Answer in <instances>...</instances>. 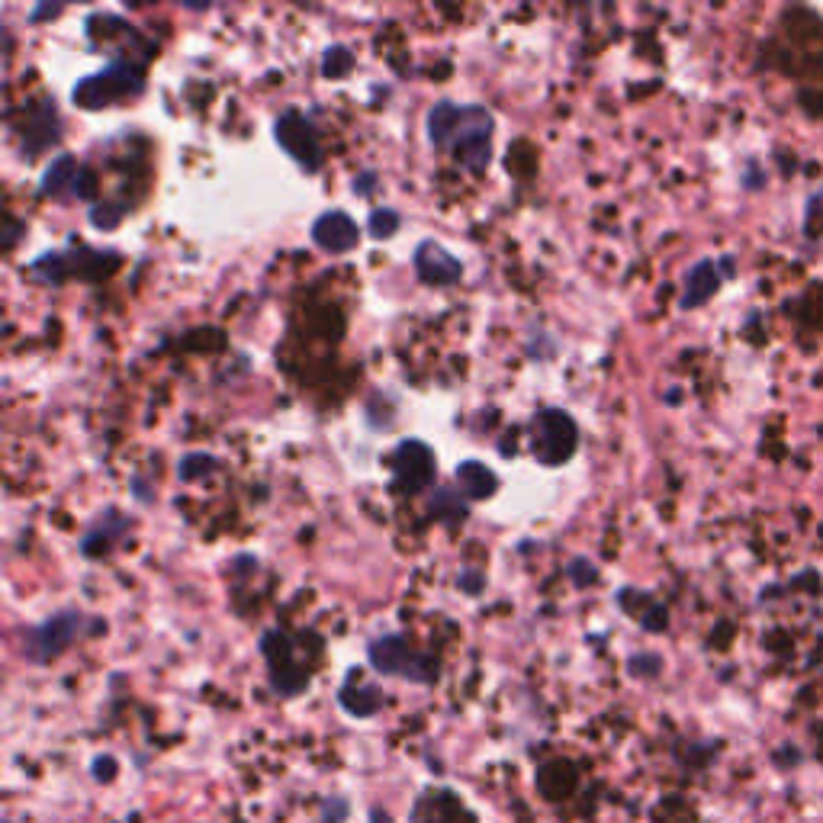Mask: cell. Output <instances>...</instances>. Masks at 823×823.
I'll return each instance as SVG.
<instances>
[{"label": "cell", "instance_id": "9c48e42d", "mask_svg": "<svg viewBox=\"0 0 823 823\" xmlns=\"http://www.w3.org/2000/svg\"><path fill=\"white\" fill-rule=\"evenodd\" d=\"M277 142L290 152V158L306 168V171H318L322 168V145H318L316 126L300 113V110H287L277 117Z\"/></svg>", "mask_w": 823, "mask_h": 823}, {"label": "cell", "instance_id": "d4e9b609", "mask_svg": "<svg viewBox=\"0 0 823 823\" xmlns=\"http://www.w3.org/2000/svg\"><path fill=\"white\" fill-rule=\"evenodd\" d=\"M117 772H120V765H117V760L110 753H100V757H94V762H90V775L100 785H110L117 778Z\"/></svg>", "mask_w": 823, "mask_h": 823}, {"label": "cell", "instance_id": "7402d4cb", "mask_svg": "<svg viewBox=\"0 0 823 823\" xmlns=\"http://www.w3.org/2000/svg\"><path fill=\"white\" fill-rule=\"evenodd\" d=\"M396 229H399V216H396L392 209L380 206V209H374V213H371L367 232H371L374 239H389V235H392Z\"/></svg>", "mask_w": 823, "mask_h": 823}, {"label": "cell", "instance_id": "277c9868", "mask_svg": "<svg viewBox=\"0 0 823 823\" xmlns=\"http://www.w3.org/2000/svg\"><path fill=\"white\" fill-rule=\"evenodd\" d=\"M142 68L138 64L126 62V59H117L110 62L104 71L84 77L77 87H74V104L84 107V110H100V107H113L126 97H135L142 94Z\"/></svg>", "mask_w": 823, "mask_h": 823}, {"label": "cell", "instance_id": "7c38bea8", "mask_svg": "<svg viewBox=\"0 0 823 823\" xmlns=\"http://www.w3.org/2000/svg\"><path fill=\"white\" fill-rule=\"evenodd\" d=\"M415 274L432 287H450L460 280L463 264L450 252H444L438 242H422L415 249Z\"/></svg>", "mask_w": 823, "mask_h": 823}, {"label": "cell", "instance_id": "30bf717a", "mask_svg": "<svg viewBox=\"0 0 823 823\" xmlns=\"http://www.w3.org/2000/svg\"><path fill=\"white\" fill-rule=\"evenodd\" d=\"M409 823H480L476 814L467 808V801L450 791V788H425L419 791V798L412 801V811H409Z\"/></svg>", "mask_w": 823, "mask_h": 823}, {"label": "cell", "instance_id": "83f0119b", "mask_svg": "<svg viewBox=\"0 0 823 823\" xmlns=\"http://www.w3.org/2000/svg\"><path fill=\"white\" fill-rule=\"evenodd\" d=\"M3 823H13V821H3Z\"/></svg>", "mask_w": 823, "mask_h": 823}, {"label": "cell", "instance_id": "52a82bcc", "mask_svg": "<svg viewBox=\"0 0 823 823\" xmlns=\"http://www.w3.org/2000/svg\"><path fill=\"white\" fill-rule=\"evenodd\" d=\"M389 467H392V486L406 496L425 493L435 483V453L428 444L402 441L392 450Z\"/></svg>", "mask_w": 823, "mask_h": 823}, {"label": "cell", "instance_id": "5bb4252c", "mask_svg": "<svg viewBox=\"0 0 823 823\" xmlns=\"http://www.w3.org/2000/svg\"><path fill=\"white\" fill-rule=\"evenodd\" d=\"M338 704L351 714V717H374L380 714L383 707V692L377 682L358 679V673L348 676V682L338 692Z\"/></svg>", "mask_w": 823, "mask_h": 823}, {"label": "cell", "instance_id": "603a6c76", "mask_svg": "<svg viewBox=\"0 0 823 823\" xmlns=\"http://www.w3.org/2000/svg\"><path fill=\"white\" fill-rule=\"evenodd\" d=\"M213 470V457H206V453H187L184 457V463L178 467V473H181V480H199V476H206Z\"/></svg>", "mask_w": 823, "mask_h": 823}, {"label": "cell", "instance_id": "ffe728a7", "mask_svg": "<svg viewBox=\"0 0 823 823\" xmlns=\"http://www.w3.org/2000/svg\"><path fill=\"white\" fill-rule=\"evenodd\" d=\"M432 511H438L447 521H463L467 518V499L460 489H441L438 499L432 503Z\"/></svg>", "mask_w": 823, "mask_h": 823}, {"label": "cell", "instance_id": "4fadbf2b", "mask_svg": "<svg viewBox=\"0 0 823 823\" xmlns=\"http://www.w3.org/2000/svg\"><path fill=\"white\" fill-rule=\"evenodd\" d=\"M26 126H29L23 129V148H26V155H39L43 148H49V145H56V142L62 138V132H59V113H56V107H52L49 100H43V104L29 113Z\"/></svg>", "mask_w": 823, "mask_h": 823}, {"label": "cell", "instance_id": "8fae6325", "mask_svg": "<svg viewBox=\"0 0 823 823\" xmlns=\"http://www.w3.org/2000/svg\"><path fill=\"white\" fill-rule=\"evenodd\" d=\"M361 232L354 226V219L348 213H322L316 222H313V242H316L322 252L328 254H344L351 252L358 245Z\"/></svg>", "mask_w": 823, "mask_h": 823}, {"label": "cell", "instance_id": "5b68a950", "mask_svg": "<svg viewBox=\"0 0 823 823\" xmlns=\"http://www.w3.org/2000/svg\"><path fill=\"white\" fill-rule=\"evenodd\" d=\"M579 447V428L570 412L564 409H541L531 419V453L544 467L567 463Z\"/></svg>", "mask_w": 823, "mask_h": 823}, {"label": "cell", "instance_id": "9a60e30c", "mask_svg": "<svg viewBox=\"0 0 823 823\" xmlns=\"http://www.w3.org/2000/svg\"><path fill=\"white\" fill-rule=\"evenodd\" d=\"M618 602H621V608L637 618V625L643 628V631H666V625H669V615H666V608L659 605V602H653L646 592H637V589H625L621 595H618Z\"/></svg>", "mask_w": 823, "mask_h": 823}, {"label": "cell", "instance_id": "e0dca14e", "mask_svg": "<svg viewBox=\"0 0 823 823\" xmlns=\"http://www.w3.org/2000/svg\"><path fill=\"white\" fill-rule=\"evenodd\" d=\"M721 287V270L714 261H701L689 270L686 277V293H682V310H695L701 303H707Z\"/></svg>", "mask_w": 823, "mask_h": 823}, {"label": "cell", "instance_id": "ba28073f", "mask_svg": "<svg viewBox=\"0 0 823 823\" xmlns=\"http://www.w3.org/2000/svg\"><path fill=\"white\" fill-rule=\"evenodd\" d=\"M120 267V257L117 254H100V252H87L84 249V257L71 261L68 254H43L36 264H33V274L43 277L46 283H62L64 277L77 274V277H87V280H100L107 274H113Z\"/></svg>", "mask_w": 823, "mask_h": 823}, {"label": "cell", "instance_id": "cb8c5ba5", "mask_svg": "<svg viewBox=\"0 0 823 823\" xmlns=\"http://www.w3.org/2000/svg\"><path fill=\"white\" fill-rule=\"evenodd\" d=\"M348 818H351L348 798H325L322 801V823H344Z\"/></svg>", "mask_w": 823, "mask_h": 823}, {"label": "cell", "instance_id": "d6986e66", "mask_svg": "<svg viewBox=\"0 0 823 823\" xmlns=\"http://www.w3.org/2000/svg\"><path fill=\"white\" fill-rule=\"evenodd\" d=\"M77 161L71 155H59L46 171H43V184H39V193L43 196H62L68 187L77 193Z\"/></svg>", "mask_w": 823, "mask_h": 823}, {"label": "cell", "instance_id": "3957f363", "mask_svg": "<svg viewBox=\"0 0 823 823\" xmlns=\"http://www.w3.org/2000/svg\"><path fill=\"white\" fill-rule=\"evenodd\" d=\"M367 659H371V666H374L380 676L406 679V682H415V686H435L438 676H441L438 656L415 650L402 633H386V637L371 640Z\"/></svg>", "mask_w": 823, "mask_h": 823}, {"label": "cell", "instance_id": "6da1fadb", "mask_svg": "<svg viewBox=\"0 0 823 823\" xmlns=\"http://www.w3.org/2000/svg\"><path fill=\"white\" fill-rule=\"evenodd\" d=\"M428 135L438 148H450L453 158L480 174L493 158V117L483 107H457L441 100L428 113Z\"/></svg>", "mask_w": 823, "mask_h": 823}, {"label": "cell", "instance_id": "2e32d148", "mask_svg": "<svg viewBox=\"0 0 823 823\" xmlns=\"http://www.w3.org/2000/svg\"><path fill=\"white\" fill-rule=\"evenodd\" d=\"M457 486H460L463 499L480 503V499H489V496L496 493L499 476H496L486 463H480V460H463V463L457 467Z\"/></svg>", "mask_w": 823, "mask_h": 823}, {"label": "cell", "instance_id": "8992f818", "mask_svg": "<svg viewBox=\"0 0 823 823\" xmlns=\"http://www.w3.org/2000/svg\"><path fill=\"white\" fill-rule=\"evenodd\" d=\"M81 621H84L81 612H59V615L46 618L43 625L29 628L23 633V656L29 663H39V666L59 659L64 650L74 643V637L81 631Z\"/></svg>", "mask_w": 823, "mask_h": 823}, {"label": "cell", "instance_id": "ac0fdd59", "mask_svg": "<svg viewBox=\"0 0 823 823\" xmlns=\"http://www.w3.org/2000/svg\"><path fill=\"white\" fill-rule=\"evenodd\" d=\"M576 785V765L570 760H550L537 768V791L547 801H560L567 798Z\"/></svg>", "mask_w": 823, "mask_h": 823}, {"label": "cell", "instance_id": "7a4b0ae2", "mask_svg": "<svg viewBox=\"0 0 823 823\" xmlns=\"http://www.w3.org/2000/svg\"><path fill=\"white\" fill-rule=\"evenodd\" d=\"M310 633L267 631L261 637V656L267 663V679L274 695L296 698L310 689L318 653H310Z\"/></svg>", "mask_w": 823, "mask_h": 823}, {"label": "cell", "instance_id": "44dd1931", "mask_svg": "<svg viewBox=\"0 0 823 823\" xmlns=\"http://www.w3.org/2000/svg\"><path fill=\"white\" fill-rule=\"evenodd\" d=\"M351 68H354V56H351L344 46H331V49L322 56V74H325V77H331V81L344 77Z\"/></svg>", "mask_w": 823, "mask_h": 823}, {"label": "cell", "instance_id": "484cf974", "mask_svg": "<svg viewBox=\"0 0 823 823\" xmlns=\"http://www.w3.org/2000/svg\"><path fill=\"white\" fill-rule=\"evenodd\" d=\"M59 10H62L59 3H46V7H36V10H33V20H43V16H56Z\"/></svg>", "mask_w": 823, "mask_h": 823}, {"label": "cell", "instance_id": "4316f807", "mask_svg": "<svg viewBox=\"0 0 823 823\" xmlns=\"http://www.w3.org/2000/svg\"><path fill=\"white\" fill-rule=\"evenodd\" d=\"M371 823H392V821H389V814H386L383 808H374V811H371Z\"/></svg>", "mask_w": 823, "mask_h": 823}]
</instances>
